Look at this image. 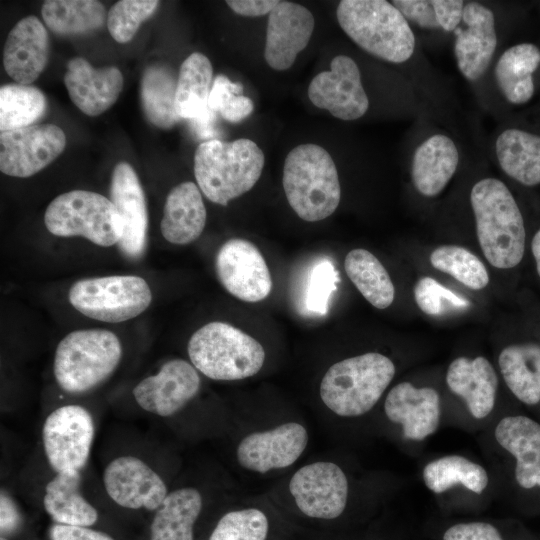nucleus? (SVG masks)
Instances as JSON below:
<instances>
[{"mask_svg":"<svg viewBox=\"0 0 540 540\" xmlns=\"http://www.w3.org/2000/svg\"><path fill=\"white\" fill-rule=\"evenodd\" d=\"M213 80L211 62L204 54L194 52L183 61L175 95V109L180 119H195L208 109Z\"/></svg>","mask_w":540,"mask_h":540,"instance_id":"72a5a7b5","label":"nucleus"},{"mask_svg":"<svg viewBox=\"0 0 540 540\" xmlns=\"http://www.w3.org/2000/svg\"><path fill=\"white\" fill-rule=\"evenodd\" d=\"M70 304L81 314L102 322L120 323L143 313L152 301L146 282L136 275L85 278L69 289Z\"/></svg>","mask_w":540,"mask_h":540,"instance_id":"1a4fd4ad","label":"nucleus"},{"mask_svg":"<svg viewBox=\"0 0 540 540\" xmlns=\"http://www.w3.org/2000/svg\"><path fill=\"white\" fill-rule=\"evenodd\" d=\"M44 223L53 235L81 236L102 247L118 244L122 237L121 218L112 201L87 190H72L53 199Z\"/></svg>","mask_w":540,"mask_h":540,"instance_id":"6e6552de","label":"nucleus"},{"mask_svg":"<svg viewBox=\"0 0 540 540\" xmlns=\"http://www.w3.org/2000/svg\"><path fill=\"white\" fill-rule=\"evenodd\" d=\"M430 263L435 269L449 274L470 289L480 290L489 283L484 263L464 247L440 246L431 253Z\"/></svg>","mask_w":540,"mask_h":540,"instance_id":"58836bf2","label":"nucleus"},{"mask_svg":"<svg viewBox=\"0 0 540 540\" xmlns=\"http://www.w3.org/2000/svg\"><path fill=\"white\" fill-rule=\"evenodd\" d=\"M49 58V37L35 16L19 20L10 30L3 50L6 73L19 84L33 83L44 71Z\"/></svg>","mask_w":540,"mask_h":540,"instance_id":"5701e85b","label":"nucleus"},{"mask_svg":"<svg viewBox=\"0 0 540 540\" xmlns=\"http://www.w3.org/2000/svg\"><path fill=\"white\" fill-rule=\"evenodd\" d=\"M476 233L487 261L498 269L518 266L526 252V228L509 188L499 179L484 178L470 193Z\"/></svg>","mask_w":540,"mask_h":540,"instance_id":"f257e3e1","label":"nucleus"},{"mask_svg":"<svg viewBox=\"0 0 540 540\" xmlns=\"http://www.w3.org/2000/svg\"><path fill=\"white\" fill-rule=\"evenodd\" d=\"M278 2V0H229L226 4L238 15L260 17L269 15Z\"/></svg>","mask_w":540,"mask_h":540,"instance_id":"3c124183","label":"nucleus"},{"mask_svg":"<svg viewBox=\"0 0 540 540\" xmlns=\"http://www.w3.org/2000/svg\"><path fill=\"white\" fill-rule=\"evenodd\" d=\"M498 365L517 399L527 405L540 402V343L525 341L506 346L499 354Z\"/></svg>","mask_w":540,"mask_h":540,"instance_id":"c756f323","label":"nucleus"},{"mask_svg":"<svg viewBox=\"0 0 540 540\" xmlns=\"http://www.w3.org/2000/svg\"><path fill=\"white\" fill-rule=\"evenodd\" d=\"M530 251L534 260L536 273L540 279V228L535 232L531 239Z\"/></svg>","mask_w":540,"mask_h":540,"instance_id":"864d4df0","label":"nucleus"},{"mask_svg":"<svg viewBox=\"0 0 540 540\" xmlns=\"http://www.w3.org/2000/svg\"><path fill=\"white\" fill-rule=\"evenodd\" d=\"M198 370L184 359L165 362L154 374L145 377L133 388L137 405L159 417H170L183 409L199 392Z\"/></svg>","mask_w":540,"mask_h":540,"instance_id":"dca6fc26","label":"nucleus"},{"mask_svg":"<svg viewBox=\"0 0 540 540\" xmlns=\"http://www.w3.org/2000/svg\"><path fill=\"white\" fill-rule=\"evenodd\" d=\"M462 21L465 27L454 31V53L462 75L476 81L486 72L496 49L495 18L486 6L469 2L464 6Z\"/></svg>","mask_w":540,"mask_h":540,"instance_id":"aec40b11","label":"nucleus"},{"mask_svg":"<svg viewBox=\"0 0 540 540\" xmlns=\"http://www.w3.org/2000/svg\"><path fill=\"white\" fill-rule=\"evenodd\" d=\"M41 14L46 26L63 36L93 32L101 28L106 19L104 6L94 0H47Z\"/></svg>","mask_w":540,"mask_h":540,"instance_id":"c9c22d12","label":"nucleus"},{"mask_svg":"<svg viewBox=\"0 0 540 540\" xmlns=\"http://www.w3.org/2000/svg\"><path fill=\"white\" fill-rule=\"evenodd\" d=\"M81 482V471H63L45 485L43 507L54 523L91 527L97 522L98 511L81 492Z\"/></svg>","mask_w":540,"mask_h":540,"instance_id":"cd10ccee","label":"nucleus"},{"mask_svg":"<svg viewBox=\"0 0 540 540\" xmlns=\"http://www.w3.org/2000/svg\"><path fill=\"white\" fill-rule=\"evenodd\" d=\"M395 375L387 356L368 352L331 365L320 383L325 406L341 417H358L369 412Z\"/></svg>","mask_w":540,"mask_h":540,"instance_id":"39448f33","label":"nucleus"},{"mask_svg":"<svg viewBox=\"0 0 540 540\" xmlns=\"http://www.w3.org/2000/svg\"><path fill=\"white\" fill-rule=\"evenodd\" d=\"M177 79L172 70L161 64L145 68L140 81V102L148 121L160 129H170L179 122L175 109Z\"/></svg>","mask_w":540,"mask_h":540,"instance_id":"473e14b6","label":"nucleus"},{"mask_svg":"<svg viewBox=\"0 0 540 540\" xmlns=\"http://www.w3.org/2000/svg\"><path fill=\"white\" fill-rule=\"evenodd\" d=\"M110 200L122 222L118 248L129 259L140 258L147 246L148 214L139 178L127 162L115 165L110 182Z\"/></svg>","mask_w":540,"mask_h":540,"instance_id":"a211bd4d","label":"nucleus"},{"mask_svg":"<svg viewBox=\"0 0 540 540\" xmlns=\"http://www.w3.org/2000/svg\"><path fill=\"white\" fill-rule=\"evenodd\" d=\"M50 540H114L109 534L87 526L54 523L49 529Z\"/></svg>","mask_w":540,"mask_h":540,"instance_id":"de8ad7c7","label":"nucleus"},{"mask_svg":"<svg viewBox=\"0 0 540 540\" xmlns=\"http://www.w3.org/2000/svg\"><path fill=\"white\" fill-rule=\"evenodd\" d=\"M498 444L516 459L515 478L525 489L540 487V424L523 416H507L495 428Z\"/></svg>","mask_w":540,"mask_h":540,"instance_id":"b1692460","label":"nucleus"},{"mask_svg":"<svg viewBox=\"0 0 540 540\" xmlns=\"http://www.w3.org/2000/svg\"><path fill=\"white\" fill-rule=\"evenodd\" d=\"M215 269L221 285L241 301H262L272 290L267 263L248 240L232 238L223 243L216 255Z\"/></svg>","mask_w":540,"mask_h":540,"instance_id":"ddd939ff","label":"nucleus"},{"mask_svg":"<svg viewBox=\"0 0 540 540\" xmlns=\"http://www.w3.org/2000/svg\"><path fill=\"white\" fill-rule=\"evenodd\" d=\"M429 490L443 493L457 484L480 494L488 485V474L479 464L459 455H449L429 462L423 469Z\"/></svg>","mask_w":540,"mask_h":540,"instance_id":"e433bc0d","label":"nucleus"},{"mask_svg":"<svg viewBox=\"0 0 540 540\" xmlns=\"http://www.w3.org/2000/svg\"><path fill=\"white\" fill-rule=\"evenodd\" d=\"M103 485L115 504L132 510L154 512L169 493L163 478L144 460L133 455L112 459L103 471Z\"/></svg>","mask_w":540,"mask_h":540,"instance_id":"2eb2a0df","label":"nucleus"},{"mask_svg":"<svg viewBox=\"0 0 540 540\" xmlns=\"http://www.w3.org/2000/svg\"><path fill=\"white\" fill-rule=\"evenodd\" d=\"M313 14L303 5L279 1L268 15L264 59L274 70L284 71L295 62L312 36Z\"/></svg>","mask_w":540,"mask_h":540,"instance_id":"6ab92c4d","label":"nucleus"},{"mask_svg":"<svg viewBox=\"0 0 540 540\" xmlns=\"http://www.w3.org/2000/svg\"><path fill=\"white\" fill-rule=\"evenodd\" d=\"M540 64V50L532 43H521L505 50L494 74L503 96L512 104H524L534 94L532 74Z\"/></svg>","mask_w":540,"mask_h":540,"instance_id":"2f4dec72","label":"nucleus"},{"mask_svg":"<svg viewBox=\"0 0 540 540\" xmlns=\"http://www.w3.org/2000/svg\"><path fill=\"white\" fill-rule=\"evenodd\" d=\"M21 515L12 497L3 489L0 495V532L7 537L15 533L21 525Z\"/></svg>","mask_w":540,"mask_h":540,"instance_id":"8fccbe9b","label":"nucleus"},{"mask_svg":"<svg viewBox=\"0 0 540 540\" xmlns=\"http://www.w3.org/2000/svg\"><path fill=\"white\" fill-rule=\"evenodd\" d=\"M160 2L156 0H121L108 11L107 27L118 43L129 42L140 25L150 18Z\"/></svg>","mask_w":540,"mask_h":540,"instance_id":"a19ab883","label":"nucleus"},{"mask_svg":"<svg viewBox=\"0 0 540 540\" xmlns=\"http://www.w3.org/2000/svg\"><path fill=\"white\" fill-rule=\"evenodd\" d=\"M72 102L86 115L98 116L108 110L123 89V75L114 66L94 68L86 59L72 58L64 75Z\"/></svg>","mask_w":540,"mask_h":540,"instance_id":"412c9836","label":"nucleus"},{"mask_svg":"<svg viewBox=\"0 0 540 540\" xmlns=\"http://www.w3.org/2000/svg\"><path fill=\"white\" fill-rule=\"evenodd\" d=\"M405 17L421 28L439 29L436 13L431 1L394 0L391 2Z\"/></svg>","mask_w":540,"mask_h":540,"instance_id":"49530a36","label":"nucleus"},{"mask_svg":"<svg viewBox=\"0 0 540 540\" xmlns=\"http://www.w3.org/2000/svg\"><path fill=\"white\" fill-rule=\"evenodd\" d=\"M65 146V133L54 124H34L1 132L0 170L12 177H30L51 164Z\"/></svg>","mask_w":540,"mask_h":540,"instance_id":"9b49d317","label":"nucleus"},{"mask_svg":"<svg viewBox=\"0 0 540 540\" xmlns=\"http://www.w3.org/2000/svg\"><path fill=\"white\" fill-rule=\"evenodd\" d=\"M282 184L290 207L307 222L326 219L341 200L336 165L329 152L317 144H301L287 154Z\"/></svg>","mask_w":540,"mask_h":540,"instance_id":"7ed1b4c3","label":"nucleus"},{"mask_svg":"<svg viewBox=\"0 0 540 540\" xmlns=\"http://www.w3.org/2000/svg\"><path fill=\"white\" fill-rule=\"evenodd\" d=\"M442 540H505L492 523L469 521L455 523L443 532Z\"/></svg>","mask_w":540,"mask_h":540,"instance_id":"a18cd8bd","label":"nucleus"},{"mask_svg":"<svg viewBox=\"0 0 540 540\" xmlns=\"http://www.w3.org/2000/svg\"><path fill=\"white\" fill-rule=\"evenodd\" d=\"M216 116L217 114L208 108L197 118L189 120L190 126L199 137H212L216 134Z\"/></svg>","mask_w":540,"mask_h":540,"instance_id":"603ef678","label":"nucleus"},{"mask_svg":"<svg viewBox=\"0 0 540 540\" xmlns=\"http://www.w3.org/2000/svg\"><path fill=\"white\" fill-rule=\"evenodd\" d=\"M441 29L455 31L463 17L464 2L461 0H432Z\"/></svg>","mask_w":540,"mask_h":540,"instance_id":"09e8293b","label":"nucleus"},{"mask_svg":"<svg viewBox=\"0 0 540 540\" xmlns=\"http://www.w3.org/2000/svg\"><path fill=\"white\" fill-rule=\"evenodd\" d=\"M337 21L347 36L367 53L403 63L415 49V36L401 12L385 0H343Z\"/></svg>","mask_w":540,"mask_h":540,"instance_id":"20e7f679","label":"nucleus"},{"mask_svg":"<svg viewBox=\"0 0 540 540\" xmlns=\"http://www.w3.org/2000/svg\"><path fill=\"white\" fill-rule=\"evenodd\" d=\"M414 298L417 306L427 315H439L444 311V305L450 304L455 308L464 309L469 302L444 287L435 279L425 276L414 285Z\"/></svg>","mask_w":540,"mask_h":540,"instance_id":"37998d69","label":"nucleus"},{"mask_svg":"<svg viewBox=\"0 0 540 540\" xmlns=\"http://www.w3.org/2000/svg\"><path fill=\"white\" fill-rule=\"evenodd\" d=\"M46 97L35 86L19 83L0 88L1 132L34 125L45 113Z\"/></svg>","mask_w":540,"mask_h":540,"instance_id":"4c0bfd02","label":"nucleus"},{"mask_svg":"<svg viewBox=\"0 0 540 540\" xmlns=\"http://www.w3.org/2000/svg\"><path fill=\"white\" fill-rule=\"evenodd\" d=\"M496 156L506 175L524 186L540 184V136L506 129L495 143Z\"/></svg>","mask_w":540,"mask_h":540,"instance_id":"7c9ffc66","label":"nucleus"},{"mask_svg":"<svg viewBox=\"0 0 540 540\" xmlns=\"http://www.w3.org/2000/svg\"><path fill=\"white\" fill-rule=\"evenodd\" d=\"M384 410L390 421L401 424L403 436L410 440L425 439L440 423V397L431 387L401 382L387 394Z\"/></svg>","mask_w":540,"mask_h":540,"instance_id":"4be33fe9","label":"nucleus"},{"mask_svg":"<svg viewBox=\"0 0 540 540\" xmlns=\"http://www.w3.org/2000/svg\"><path fill=\"white\" fill-rule=\"evenodd\" d=\"M187 352L192 365L217 381L242 380L263 367L265 350L255 338L224 322H210L193 333Z\"/></svg>","mask_w":540,"mask_h":540,"instance_id":"0eeeda50","label":"nucleus"},{"mask_svg":"<svg viewBox=\"0 0 540 540\" xmlns=\"http://www.w3.org/2000/svg\"><path fill=\"white\" fill-rule=\"evenodd\" d=\"M308 97L314 106L344 121L361 118L369 108L359 67L346 55L335 56L330 70L314 76L308 86Z\"/></svg>","mask_w":540,"mask_h":540,"instance_id":"4468645a","label":"nucleus"},{"mask_svg":"<svg viewBox=\"0 0 540 540\" xmlns=\"http://www.w3.org/2000/svg\"><path fill=\"white\" fill-rule=\"evenodd\" d=\"M206 216L198 185L190 181L182 182L167 195L160 224L162 236L172 244H189L202 234Z\"/></svg>","mask_w":540,"mask_h":540,"instance_id":"a878e982","label":"nucleus"},{"mask_svg":"<svg viewBox=\"0 0 540 540\" xmlns=\"http://www.w3.org/2000/svg\"><path fill=\"white\" fill-rule=\"evenodd\" d=\"M122 353L121 342L112 331L100 328L72 331L56 347L55 380L69 394L90 391L113 374Z\"/></svg>","mask_w":540,"mask_h":540,"instance_id":"423d86ee","label":"nucleus"},{"mask_svg":"<svg viewBox=\"0 0 540 540\" xmlns=\"http://www.w3.org/2000/svg\"><path fill=\"white\" fill-rule=\"evenodd\" d=\"M202 506V495L196 488L169 492L154 511L149 540H194V525Z\"/></svg>","mask_w":540,"mask_h":540,"instance_id":"c85d7f7f","label":"nucleus"},{"mask_svg":"<svg viewBox=\"0 0 540 540\" xmlns=\"http://www.w3.org/2000/svg\"><path fill=\"white\" fill-rule=\"evenodd\" d=\"M0 540H9V539H8L7 537L1 536V537H0Z\"/></svg>","mask_w":540,"mask_h":540,"instance_id":"5fc2aeb1","label":"nucleus"},{"mask_svg":"<svg viewBox=\"0 0 540 540\" xmlns=\"http://www.w3.org/2000/svg\"><path fill=\"white\" fill-rule=\"evenodd\" d=\"M344 269L355 287L375 308L389 307L395 296V288L389 273L371 252L353 249L345 257Z\"/></svg>","mask_w":540,"mask_h":540,"instance_id":"f704fd0d","label":"nucleus"},{"mask_svg":"<svg viewBox=\"0 0 540 540\" xmlns=\"http://www.w3.org/2000/svg\"><path fill=\"white\" fill-rule=\"evenodd\" d=\"M459 163L458 149L451 138L435 134L416 149L411 166L416 190L426 196L438 195L455 174Z\"/></svg>","mask_w":540,"mask_h":540,"instance_id":"bb28decb","label":"nucleus"},{"mask_svg":"<svg viewBox=\"0 0 540 540\" xmlns=\"http://www.w3.org/2000/svg\"><path fill=\"white\" fill-rule=\"evenodd\" d=\"M446 383L454 394L464 399L474 418L483 419L493 410L498 378L486 358H456L448 367Z\"/></svg>","mask_w":540,"mask_h":540,"instance_id":"393cba45","label":"nucleus"},{"mask_svg":"<svg viewBox=\"0 0 540 540\" xmlns=\"http://www.w3.org/2000/svg\"><path fill=\"white\" fill-rule=\"evenodd\" d=\"M269 522L257 508L234 510L217 522L208 540H266Z\"/></svg>","mask_w":540,"mask_h":540,"instance_id":"ea45409f","label":"nucleus"},{"mask_svg":"<svg viewBox=\"0 0 540 540\" xmlns=\"http://www.w3.org/2000/svg\"><path fill=\"white\" fill-rule=\"evenodd\" d=\"M348 480L335 463L314 462L298 469L289 482V491L296 506L306 516L335 519L346 508Z\"/></svg>","mask_w":540,"mask_h":540,"instance_id":"f8f14e48","label":"nucleus"},{"mask_svg":"<svg viewBox=\"0 0 540 540\" xmlns=\"http://www.w3.org/2000/svg\"><path fill=\"white\" fill-rule=\"evenodd\" d=\"M264 164V153L253 140L240 138L227 142L213 139L196 148L194 175L205 197L225 206L254 187Z\"/></svg>","mask_w":540,"mask_h":540,"instance_id":"f03ea898","label":"nucleus"},{"mask_svg":"<svg viewBox=\"0 0 540 540\" xmlns=\"http://www.w3.org/2000/svg\"><path fill=\"white\" fill-rule=\"evenodd\" d=\"M243 85L232 82L223 74L217 75L212 84L208 108L224 120L238 123L247 118L254 109L252 100L243 95Z\"/></svg>","mask_w":540,"mask_h":540,"instance_id":"79ce46f5","label":"nucleus"},{"mask_svg":"<svg viewBox=\"0 0 540 540\" xmlns=\"http://www.w3.org/2000/svg\"><path fill=\"white\" fill-rule=\"evenodd\" d=\"M95 435L92 414L77 404L62 405L45 418L41 437L46 460L57 472L81 471Z\"/></svg>","mask_w":540,"mask_h":540,"instance_id":"9d476101","label":"nucleus"},{"mask_svg":"<svg viewBox=\"0 0 540 540\" xmlns=\"http://www.w3.org/2000/svg\"><path fill=\"white\" fill-rule=\"evenodd\" d=\"M337 272L328 260L318 262L311 270L306 291L308 310L319 315H325L328 310L329 298L338 282Z\"/></svg>","mask_w":540,"mask_h":540,"instance_id":"c03bdc74","label":"nucleus"},{"mask_svg":"<svg viewBox=\"0 0 540 540\" xmlns=\"http://www.w3.org/2000/svg\"><path fill=\"white\" fill-rule=\"evenodd\" d=\"M306 428L297 422L245 436L237 446L236 458L244 469L266 473L295 463L308 444Z\"/></svg>","mask_w":540,"mask_h":540,"instance_id":"f3484780","label":"nucleus"}]
</instances>
